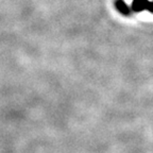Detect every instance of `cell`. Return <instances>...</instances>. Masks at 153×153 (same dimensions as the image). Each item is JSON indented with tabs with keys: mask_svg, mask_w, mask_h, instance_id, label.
Instances as JSON below:
<instances>
[{
	"mask_svg": "<svg viewBox=\"0 0 153 153\" xmlns=\"http://www.w3.org/2000/svg\"><path fill=\"white\" fill-rule=\"evenodd\" d=\"M115 7L122 15H131L132 11H133L132 7H129L123 0H116L115 1Z\"/></svg>",
	"mask_w": 153,
	"mask_h": 153,
	"instance_id": "1",
	"label": "cell"
},
{
	"mask_svg": "<svg viewBox=\"0 0 153 153\" xmlns=\"http://www.w3.org/2000/svg\"><path fill=\"white\" fill-rule=\"evenodd\" d=\"M147 11H149L150 13H153V1H149L148 5H147Z\"/></svg>",
	"mask_w": 153,
	"mask_h": 153,
	"instance_id": "3",
	"label": "cell"
},
{
	"mask_svg": "<svg viewBox=\"0 0 153 153\" xmlns=\"http://www.w3.org/2000/svg\"><path fill=\"white\" fill-rule=\"evenodd\" d=\"M149 0H133L132 2V10L134 12H143L145 10H147V5H148Z\"/></svg>",
	"mask_w": 153,
	"mask_h": 153,
	"instance_id": "2",
	"label": "cell"
}]
</instances>
